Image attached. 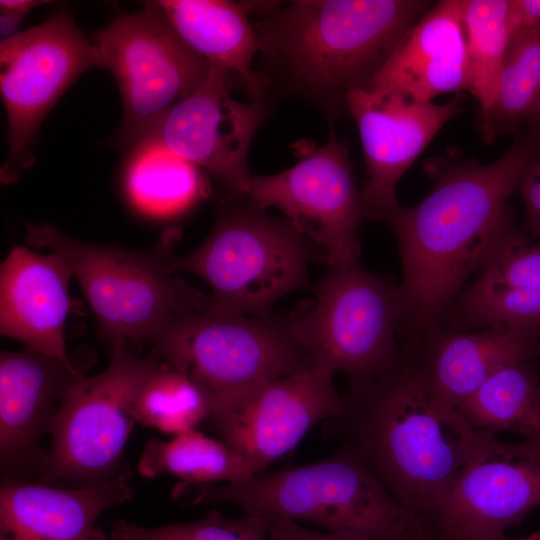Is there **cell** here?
<instances>
[{"instance_id": "obj_35", "label": "cell", "mask_w": 540, "mask_h": 540, "mask_svg": "<svg viewBox=\"0 0 540 540\" xmlns=\"http://www.w3.org/2000/svg\"><path fill=\"white\" fill-rule=\"evenodd\" d=\"M47 3L38 0H1L0 9L11 10L26 16L32 9Z\"/></svg>"}, {"instance_id": "obj_2", "label": "cell", "mask_w": 540, "mask_h": 540, "mask_svg": "<svg viewBox=\"0 0 540 540\" xmlns=\"http://www.w3.org/2000/svg\"><path fill=\"white\" fill-rule=\"evenodd\" d=\"M327 423V431L367 462L424 530L465 466L476 436L456 410L434 396L408 346L393 367L350 385Z\"/></svg>"}, {"instance_id": "obj_21", "label": "cell", "mask_w": 540, "mask_h": 540, "mask_svg": "<svg viewBox=\"0 0 540 540\" xmlns=\"http://www.w3.org/2000/svg\"><path fill=\"white\" fill-rule=\"evenodd\" d=\"M73 277L58 254L15 246L0 269V332L45 355L72 362L65 330Z\"/></svg>"}, {"instance_id": "obj_34", "label": "cell", "mask_w": 540, "mask_h": 540, "mask_svg": "<svg viewBox=\"0 0 540 540\" xmlns=\"http://www.w3.org/2000/svg\"><path fill=\"white\" fill-rule=\"evenodd\" d=\"M25 16L11 10L0 9V35L6 40L17 35Z\"/></svg>"}, {"instance_id": "obj_14", "label": "cell", "mask_w": 540, "mask_h": 540, "mask_svg": "<svg viewBox=\"0 0 540 540\" xmlns=\"http://www.w3.org/2000/svg\"><path fill=\"white\" fill-rule=\"evenodd\" d=\"M334 373L316 366L261 382L209 403L207 420L255 474L293 450L317 423L334 418Z\"/></svg>"}, {"instance_id": "obj_32", "label": "cell", "mask_w": 540, "mask_h": 540, "mask_svg": "<svg viewBox=\"0 0 540 540\" xmlns=\"http://www.w3.org/2000/svg\"><path fill=\"white\" fill-rule=\"evenodd\" d=\"M525 207V232L540 239V157L532 164L518 188Z\"/></svg>"}, {"instance_id": "obj_38", "label": "cell", "mask_w": 540, "mask_h": 540, "mask_svg": "<svg viewBox=\"0 0 540 540\" xmlns=\"http://www.w3.org/2000/svg\"><path fill=\"white\" fill-rule=\"evenodd\" d=\"M536 128H538V130L540 131V125H539V126H537Z\"/></svg>"}, {"instance_id": "obj_4", "label": "cell", "mask_w": 540, "mask_h": 540, "mask_svg": "<svg viewBox=\"0 0 540 540\" xmlns=\"http://www.w3.org/2000/svg\"><path fill=\"white\" fill-rule=\"evenodd\" d=\"M172 497L187 506L228 503L243 514L307 522L333 533L393 540H422L427 534L367 462L346 446L321 461L264 472L241 483L181 482Z\"/></svg>"}, {"instance_id": "obj_13", "label": "cell", "mask_w": 540, "mask_h": 540, "mask_svg": "<svg viewBox=\"0 0 540 540\" xmlns=\"http://www.w3.org/2000/svg\"><path fill=\"white\" fill-rule=\"evenodd\" d=\"M540 506V439L476 430L465 466L426 526L433 540H491Z\"/></svg>"}, {"instance_id": "obj_23", "label": "cell", "mask_w": 540, "mask_h": 540, "mask_svg": "<svg viewBox=\"0 0 540 540\" xmlns=\"http://www.w3.org/2000/svg\"><path fill=\"white\" fill-rule=\"evenodd\" d=\"M180 37L211 66L226 71L261 101L270 80L253 68L260 40L249 13L256 4L227 0L157 1Z\"/></svg>"}, {"instance_id": "obj_26", "label": "cell", "mask_w": 540, "mask_h": 540, "mask_svg": "<svg viewBox=\"0 0 540 540\" xmlns=\"http://www.w3.org/2000/svg\"><path fill=\"white\" fill-rule=\"evenodd\" d=\"M139 473L147 478L172 475L193 485L247 481L256 474L249 463L223 440L197 429L169 441L150 440L138 461Z\"/></svg>"}, {"instance_id": "obj_36", "label": "cell", "mask_w": 540, "mask_h": 540, "mask_svg": "<svg viewBox=\"0 0 540 540\" xmlns=\"http://www.w3.org/2000/svg\"><path fill=\"white\" fill-rule=\"evenodd\" d=\"M491 540H540V531L538 532H535L531 535H528V536H525V537H520V538H512V537H508L507 535L503 534V535H500L494 539H491Z\"/></svg>"}, {"instance_id": "obj_30", "label": "cell", "mask_w": 540, "mask_h": 540, "mask_svg": "<svg viewBox=\"0 0 540 540\" xmlns=\"http://www.w3.org/2000/svg\"><path fill=\"white\" fill-rule=\"evenodd\" d=\"M271 523L262 516L228 518L211 510L195 521L156 527L118 520L108 534L111 540H269Z\"/></svg>"}, {"instance_id": "obj_19", "label": "cell", "mask_w": 540, "mask_h": 540, "mask_svg": "<svg viewBox=\"0 0 540 540\" xmlns=\"http://www.w3.org/2000/svg\"><path fill=\"white\" fill-rule=\"evenodd\" d=\"M130 479L129 468L113 480L84 487L2 479L0 540H111L96 520L131 499Z\"/></svg>"}, {"instance_id": "obj_17", "label": "cell", "mask_w": 540, "mask_h": 540, "mask_svg": "<svg viewBox=\"0 0 540 540\" xmlns=\"http://www.w3.org/2000/svg\"><path fill=\"white\" fill-rule=\"evenodd\" d=\"M87 366L68 363L27 348L0 354V462L2 479L37 482L50 435L70 389Z\"/></svg>"}, {"instance_id": "obj_15", "label": "cell", "mask_w": 540, "mask_h": 540, "mask_svg": "<svg viewBox=\"0 0 540 540\" xmlns=\"http://www.w3.org/2000/svg\"><path fill=\"white\" fill-rule=\"evenodd\" d=\"M234 83L226 71L211 66L202 84L173 106L145 139L205 169L238 198L252 176L248 153L268 107L262 100H236L231 94Z\"/></svg>"}, {"instance_id": "obj_29", "label": "cell", "mask_w": 540, "mask_h": 540, "mask_svg": "<svg viewBox=\"0 0 540 540\" xmlns=\"http://www.w3.org/2000/svg\"><path fill=\"white\" fill-rule=\"evenodd\" d=\"M135 414L142 425L176 436L207 420L209 401L192 379L161 357L139 390Z\"/></svg>"}, {"instance_id": "obj_6", "label": "cell", "mask_w": 540, "mask_h": 540, "mask_svg": "<svg viewBox=\"0 0 540 540\" xmlns=\"http://www.w3.org/2000/svg\"><path fill=\"white\" fill-rule=\"evenodd\" d=\"M321 253L285 217L246 198L225 206L204 242L176 255L172 269L209 285L210 312L269 316L277 300L308 286L309 264Z\"/></svg>"}, {"instance_id": "obj_20", "label": "cell", "mask_w": 540, "mask_h": 540, "mask_svg": "<svg viewBox=\"0 0 540 540\" xmlns=\"http://www.w3.org/2000/svg\"><path fill=\"white\" fill-rule=\"evenodd\" d=\"M462 0L431 6L401 37L364 89L432 102L445 93L469 91Z\"/></svg>"}, {"instance_id": "obj_9", "label": "cell", "mask_w": 540, "mask_h": 540, "mask_svg": "<svg viewBox=\"0 0 540 540\" xmlns=\"http://www.w3.org/2000/svg\"><path fill=\"white\" fill-rule=\"evenodd\" d=\"M192 379L209 403L245 387L310 368L289 319L208 310L172 323L152 345Z\"/></svg>"}, {"instance_id": "obj_37", "label": "cell", "mask_w": 540, "mask_h": 540, "mask_svg": "<svg viewBox=\"0 0 540 540\" xmlns=\"http://www.w3.org/2000/svg\"><path fill=\"white\" fill-rule=\"evenodd\" d=\"M422 540H433V539L429 537L428 535H426Z\"/></svg>"}, {"instance_id": "obj_18", "label": "cell", "mask_w": 540, "mask_h": 540, "mask_svg": "<svg viewBox=\"0 0 540 540\" xmlns=\"http://www.w3.org/2000/svg\"><path fill=\"white\" fill-rule=\"evenodd\" d=\"M443 322L449 331L503 327L540 336V242L513 221Z\"/></svg>"}, {"instance_id": "obj_1", "label": "cell", "mask_w": 540, "mask_h": 540, "mask_svg": "<svg viewBox=\"0 0 540 540\" xmlns=\"http://www.w3.org/2000/svg\"><path fill=\"white\" fill-rule=\"evenodd\" d=\"M539 157L540 132L529 128L489 164L467 160L437 169L429 194L388 221L401 257L409 344L440 328L466 281L513 222L506 203Z\"/></svg>"}, {"instance_id": "obj_27", "label": "cell", "mask_w": 540, "mask_h": 540, "mask_svg": "<svg viewBox=\"0 0 540 540\" xmlns=\"http://www.w3.org/2000/svg\"><path fill=\"white\" fill-rule=\"evenodd\" d=\"M540 125V29L511 40L481 134L489 143L497 134Z\"/></svg>"}, {"instance_id": "obj_31", "label": "cell", "mask_w": 540, "mask_h": 540, "mask_svg": "<svg viewBox=\"0 0 540 540\" xmlns=\"http://www.w3.org/2000/svg\"><path fill=\"white\" fill-rule=\"evenodd\" d=\"M269 540H393L353 533L316 532L288 519L272 520Z\"/></svg>"}, {"instance_id": "obj_10", "label": "cell", "mask_w": 540, "mask_h": 540, "mask_svg": "<svg viewBox=\"0 0 540 540\" xmlns=\"http://www.w3.org/2000/svg\"><path fill=\"white\" fill-rule=\"evenodd\" d=\"M103 68L115 77L124 119L120 137L138 144L206 79L211 65L176 32L157 1L112 20L94 36Z\"/></svg>"}, {"instance_id": "obj_8", "label": "cell", "mask_w": 540, "mask_h": 540, "mask_svg": "<svg viewBox=\"0 0 540 540\" xmlns=\"http://www.w3.org/2000/svg\"><path fill=\"white\" fill-rule=\"evenodd\" d=\"M160 361L155 349L141 356L132 345L120 343L112 347L111 362L103 371L76 382L54 422L47 462L37 482L94 486L126 470L124 452L137 422L135 401Z\"/></svg>"}, {"instance_id": "obj_24", "label": "cell", "mask_w": 540, "mask_h": 540, "mask_svg": "<svg viewBox=\"0 0 540 540\" xmlns=\"http://www.w3.org/2000/svg\"><path fill=\"white\" fill-rule=\"evenodd\" d=\"M475 430L540 439V372L532 361L512 363L490 376L456 409Z\"/></svg>"}, {"instance_id": "obj_12", "label": "cell", "mask_w": 540, "mask_h": 540, "mask_svg": "<svg viewBox=\"0 0 540 540\" xmlns=\"http://www.w3.org/2000/svg\"><path fill=\"white\" fill-rule=\"evenodd\" d=\"M297 162L272 175H252L241 197L274 207L325 254L329 266L356 262L364 219L349 151L333 129L326 144L301 139L293 144Z\"/></svg>"}, {"instance_id": "obj_28", "label": "cell", "mask_w": 540, "mask_h": 540, "mask_svg": "<svg viewBox=\"0 0 540 540\" xmlns=\"http://www.w3.org/2000/svg\"><path fill=\"white\" fill-rule=\"evenodd\" d=\"M509 0H462L469 68V92L480 108V123L495 98L499 75L512 34L508 23Z\"/></svg>"}, {"instance_id": "obj_22", "label": "cell", "mask_w": 540, "mask_h": 540, "mask_svg": "<svg viewBox=\"0 0 540 540\" xmlns=\"http://www.w3.org/2000/svg\"><path fill=\"white\" fill-rule=\"evenodd\" d=\"M434 396L456 410L490 376L503 367L540 356V336L514 328L469 331L439 328L411 345Z\"/></svg>"}, {"instance_id": "obj_3", "label": "cell", "mask_w": 540, "mask_h": 540, "mask_svg": "<svg viewBox=\"0 0 540 540\" xmlns=\"http://www.w3.org/2000/svg\"><path fill=\"white\" fill-rule=\"evenodd\" d=\"M422 0H296L267 3L256 24L266 75L320 108L347 112L404 33L431 7Z\"/></svg>"}, {"instance_id": "obj_7", "label": "cell", "mask_w": 540, "mask_h": 540, "mask_svg": "<svg viewBox=\"0 0 540 540\" xmlns=\"http://www.w3.org/2000/svg\"><path fill=\"white\" fill-rule=\"evenodd\" d=\"M315 299L288 317L311 365L343 373L350 385L370 380L401 357L396 334L405 320L400 284L359 261L329 266Z\"/></svg>"}, {"instance_id": "obj_5", "label": "cell", "mask_w": 540, "mask_h": 540, "mask_svg": "<svg viewBox=\"0 0 540 540\" xmlns=\"http://www.w3.org/2000/svg\"><path fill=\"white\" fill-rule=\"evenodd\" d=\"M25 232L29 245L66 261L96 316L100 337L111 347L153 345L177 319L210 305V295L175 276L176 230L144 251L79 241L47 223H26Z\"/></svg>"}, {"instance_id": "obj_11", "label": "cell", "mask_w": 540, "mask_h": 540, "mask_svg": "<svg viewBox=\"0 0 540 540\" xmlns=\"http://www.w3.org/2000/svg\"><path fill=\"white\" fill-rule=\"evenodd\" d=\"M103 68L101 52L65 12L0 43V93L9 152L1 179L12 182L35 161L32 145L42 121L76 79Z\"/></svg>"}, {"instance_id": "obj_33", "label": "cell", "mask_w": 540, "mask_h": 540, "mask_svg": "<svg viewBox=\"0 0 540 540\" xmlns=\"http://www.w3.org/2000/svg\"><path fill=\"white\" fill-rule=\"evenodd\" d=\"M508 23L512 38L540 29V0H509Z\"/></svg>"}, {"instance_id": "obj_25", "label": "cell", "mask_w": 540, "mask_h": 540, "mask_svg": "<svg viewBox=\"0 0 540 540\" xmlns=\"http://www.w3.org/2000/svg\"><path fill=\"white\" fill-rule=\"evenodd\" d=\"M124 181L133 204L154 216L183 212L206 194L200 168L150 139L135 145Z\"/></svg>"}, {"instance_id": "obj_16", "label": "cell", "mask_w": 540, "mask_h": 540, "mask_svg": "<svg viewBox=\"0 0 540 540\" xmlns=\"http://www.w3.org/2000/svg\"><path fill=\"white\" fill-rule=\"evenodd\" d=\"M361 139L367 180L360 189L364 218L388 222L401 207L396 185L440 129L460 111V98L443 104L360 88L346 99Z\"/></svg>"}]
</instances>
